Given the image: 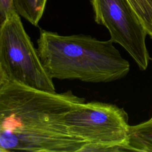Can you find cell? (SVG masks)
Wrapping results in <instances>:
<instances>
[{
  "mask_svg": "<svg viewBox=\"0 0 152 152\" xmlns=\"http://www.w3.org/2000/svg\"><path fill=\"white\" fill-rule=\"evenodd\" d=\"M47 0H14L16 12L34 26L44 12Z\"/></svg>",
  "mask_w": 152,
  "mask_h": 152,
  "instance_id": "obj_7",
  "label": "cell"
},
{
  "mask_svg": "<svg viewBox=\"0 0 152 152\" xmlns=\"http://www.w3.org/2000/svg\"><path fill=\"white\" fill-rule=\"evenodd\" d=\"M69 132L85 143L128 146V116L115 104L99 102H81L67 113Z\"/></svg>",
  "mask_w": 152,
  "mask_h": 152,
  "instance_id": "obj_4",
  "label": "cell"
},
{
  "mask_svg": "<svg viewBox=\"0 0 152 152\" xmlns=\"http://www.w3.org/2000/svg\"><path fill=\"white\" fill-rule=\"evenodd\" d=\"M0 64L6 80L31 88L56 92L37 49L14 11L0 24Z\"/></svg>",
  "mask_w": 152,
  "mask_h": 152,
  "instance_id": "obj_3",
  "label": "cell"
},
{
  "mask_svg": "<svg viewBox=\"0 0 152 152\" xmlns=\"http://www.w3.org/2000/svg\"><path fill=\"white\" fill-rule=\"evenodd\" d=\"M5 81H7V80H6L5 77V75H4V72H3V71H2V69L1 64H0V86H1Z\"/></svg>",
  "mask_w": 152,
  "mask_h": 152,
  "instance_id": "obj_11",
  "label": "cell"
},
{
  "mask_svg": "<svg viewBox=\"0 0 152 152\" xmlns=\"http://www.w3.org/2000/svg\"><path fill=\"white\" fill-rule=\"evenodd\" d=\"M147 34L152 38V0H128Z\"/></svg>",
  "mask_w": 152,
  "mask_h": 152,
  "instance_id": "obj_8",
  "label": "cell"
},
{
  "mask_svg": "<svg viewBox=\"0 0 152 152\" xmlns=\"http://www.w3.org/2000/svg\"><path fill=\"white\" fill-rule=\"evenodd\" d=\"M95 21L109 31L110 40L122 46L141 70L149 63L147 33L128 0H91Z\"/></svg>",
  "mask_w": 152,
  "mask_h": 152,
  "instance_id": "obj_5",
  "label": "cell"
},
{
  "mask_svg": "<svg viewBox=\"0 0 152 152\" xmlns=\"http://www.w3.org/2000/svg\"><path fill=\"white\" fill-rule=\"evenodd\" d=\"M42 64L52 79L107 83L121 80L130 65L112 40H99L90 36H62L42 30L37 39Z\"/></svg>",
  "mask_w": 152,
  "mask_h": 152,
  "instance_id": "obj_2",
  "label": "cell"
},
{
  "mask_svg": "<svg viewBox=\"0 0 152 152\" xmlns=\"http://www.w3.org/2000/svg\"><path fill=\"white\" fill-rule=\"evenodd\" d=\"M14 11H16L14 0H0V24Z\"/></svg>",
  "mask_w": 152,
  "mask_h": 152,
  "instance_id": "obj_10",
  "label": "cell"
},
{
  "mask_svg": "<svg viewBox=\"0 0 152 152\" xmlns=\"http://www.w3.org/2000/svg\"><path fill=\"white\" fill-rule=\"evenodd\" d=\"M148 121H149V122H152V116H151V117L148 120Z\"/></svg>",
  "mask_w": 152,
  "mask_h": 152,
  "instance_id": "obj_12",
  "label": "cell"
},
{
  "mask_svg": "<svg viewBox=\"0 0 152 152\" xmlns=\"http://www.w3.org/2000/svg\"><path fill=\"white\" fill-rule=\"evenodd\" d=\"M130 151L124 145H114L100 144L85 143L81 147L78 152L83 151Z\"/></svg>",
  "mask_w": 152,
  "mask_h": 152,
  "instance_id": "obj_9",
  "label": "cell"
},
{
  "mask_svg": "<svg viewBox=\"0 0 152 152\" xmlns=\"http://www.w3.org/2000/svg\"><path fill=\"white\" fill-rule=\"evenodd\" d=\"M127 144L131 151L152 152V122L130 126Z\"/></svg>",
  "mask_w": 152,
  "mask_h": 152,
  "instance_id": "obj_6",
  "label": "cell"
},
{
  "mask_svg": "<svg viewBox=\"0 0 152 152\" xmlns=\"http://www.w3.org/2000/svg\"><path fill=\"white\" fill-rule=\"evenodd\" d=\"M84 98L5 81L0 86V147L8 151L78 152L85 142L72 135L66 115Z\"/></svg>",
  "mask_w": 152,
  "mask_h": 152,
  "instance_id": "obj_1",
  "label": "cell"
}]
</instances>
